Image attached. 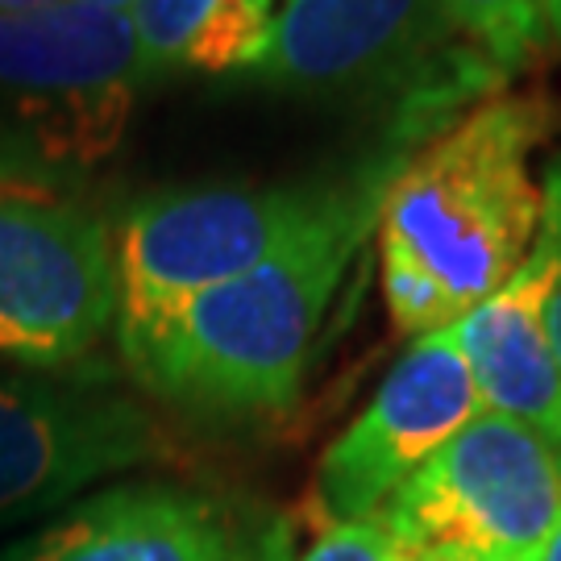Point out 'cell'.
Masks as SVG:
<instances>
[{
    "mask_svg": "<svg viewBox=\"0 0 561 561\" xmlns=\"http://www.w3.org/2000/svg\"><path fill=\"white\" fill-rule=\"evenodd\" d=\"M553 125L545 96H495L382 183V296L403 337L454 329L528 259L545 213L533 154Z\"/></svg>",
    "mask_w": 561,
    "mask_h": 561,
    "instance_id": "6da1fadb",
    "label": "cell"
},
{
    "mask_svg": "<svg viewBox=\"0 0 561 561\" xmlns=\"http://www.w3.org/2000/svg\"><path fill=\"white\" fill-rule=\"evenodd\" d=\"M379 196L382 183L350 187L324 221L279 254L183 304L125 358L134 379L192 416L259 421L287 412L300 400L345 271L379 221Z\"/></svg>",
    "mask_w": 561,
    "mask_h": 561,
    "instance_id": "7a4b0ae2",
    "label": "cell"
},
{
    "mask_svg": "<svg viewBox=\"0 0 561 561\" xmlns=\"http://www.w3.org/2000/svg\"><path fill=\"white\" fill-rule=\"evenodd\" d=\"M350 187H192L138 201L117 233V345H138L196 296L254 271L324 221Z\"/></svg>",
    "mask_w": 561,
    "mask_h": 561,
    "instance_id": "3957f363",
    "label": "cell"
},
{
    "mask_svg": "<svg viewBox=\"0 0 561 561\" xmlns=\"http://www.w3.org/2000/svg\"><path fill=\"white\" fill-rule=\"evenodd\" d=\"M146 76L125 9L55 0L0 13V101L13 113L18 146L50 180L117 150Z\"/></svg>",
    "mask_w": 561,
    "mask_h": 561,
    "instance_id": "277c9868",
    "label": "cell"
},
{
    "mask_svg": "<svg viewBox=\"0 0 561 561\" xmlns=\"http://www.w3.org/2000/svg\"><path fill=\"white\" fill-rule=\"evenodd\" d=\"M375 520L437 561H533L561 520V445L479 412Z\"/></svg>",
    "mask_w": 561,
    "mask_h": 561,
    "instance_id": "5b68a950",
    "label": "cell"
},
{
    "mask_svg": "<svg viewBox=\"0 0 561 561\" xmlns=\"http://www.w3.org/2000/svg\"><path fill=\"white\" fill-rule=\"evenodd\" d=\"M117 324V241L50 192L0 187V354L34 370L83 362Z\"/></svg>",
    "mask_w": 561,
    "mask_h": 561,
    "instance_id": "8992f818",
    "label": "cell"
},
{
    "mask_svg": "<svg viewBox=\"0 0 561 561\" xmlns=\"http://www.w3.org/2000/svg\"><path fill=\"white\" fill-rule=\"evenodd\" d=\"M482 412L479 387L461 354L458 329L408 345L358 421L324 449L317 507L329 528L375 520L421 466Z\"/></svg>",
    "mask_w": 561,
    "mask_h": 561,
    "instance_id": "52a82bcc",
    "label": "cell"
},
{
    "mask_svg": "<svg viewBox=\"0 0 561 561\" xmlns=\"http://www.w3.org/2000/svg\"><path fill=\"white\" fill-rule=\"evenodd\" d=\"M171 454L138 400L92 382L0 379V524L76 500L92 482Z\"/></svg>",
    "mask_w": 561,
    "mask_h": 561,
    "instance_id": "ba28073f",
    "label": "cell"
},
{
    "mask_svg": "<svg viewBox=\"0 0 561 561\" xmlns=\"http://www.w3.org/2000/svg\"><path fill=\"white\" fill-rule=\"evenodd\" d=\"M0 561H291V524L229 491L125 482L76 503Z\"/></svg>",
    "mask_w": 561,
    "mask_h": 561,
    "instance_id": "9c48e42d",
    "label": "cell"
},
{
    "mask_svg": "<svg viewBox=\"0 0 561 561\" xmlns=\"http://www.w3.org/2000/svg\"><path fill=\"white\" fill-rule=\"evenodd\" d=\"M442 0H283L254 76L283 92H387L445 55Z\"/></svg>",
    "mask_w": 561,
    "mask_h": 561,
    "instance_id": "30bf717a",
    "label": "cell"
},
{
    "mask_svg": "<svg viewBox=\"0 0 561 561\" xmlns=\"http://www.w3.org/2000/svg\"><path fill=\"white\" fill-rule=\"evenodd\" d=\"M561 287V162L545 175L537 241L516 275L474 304L458 329L482 412L533 424L561 445V375L549 341V304Z\"/></svg>",
    "mask_w": 561,
    "mask_h": 561,
    "instance_id": "8fae6325",
    "label": "cell"
},
{
    "mask_svg": "<svg viewBox=\"0 0 561 561\" xmlns=\"http://www.w3.org/2000/svg\"><path fill=\"white\" fill-rule=\"evenodd\" d=\"M279 0H138L146 71H254Z\"/></svg>",
    "mask_w": 561,
    "mask_h": 561,
    "instance_id": "7c38bea8",
    "label": "cell"
},
{
    "mask_svg": "<svg viewBox=\"0 0 561 561\" xmlns=\"http://www.w3.org/2000/svg\"><path fill=\"white\" fill-rule=\"evenodd\" d=\"M454 30L500 71H516L541 50L537 0H442Z\"/></svg>",
    "mask_w": 561,
    "mask_h": 561,
    "instance_id": "4fadbf2b",
    "label": "cell"
},
{
    "mask_svg": "<svg viewBox=\"0 0 561 561\" xmlns=\"http://www.w3.org/2000/svg\"><path fill=\"white\" fill-rule=\"evenodd\" d=\"M300 561H437L403 545L382 520H358L324 528V537Z\"/></svg>",
    "mask_w": 561,
    "mask_h": 561,
    "instance_id": "5bb4252c",
    "label": "cell"
},
{
    "mask_svg": "<svg viewBox=\"0 0 561 561\" xmlns=\"http://www.w3.org/2000/svg\"><path fill=\"white\" fill-rule=\"evenodd\" d=\"M46 183H50V175L21 150L18 141L0 138V187H13V192H46Z\"/></svg>",
    "mask_w": 561,
    "mask_h": 561,
    "instance_id": "9a60e30c",
    "label": "cell"
},
{
    "mask_svg": "<svg viewBox=\"0 0 561 561\" xmlns=\"http://www.w3.org/2000/svg\"><path fill=\"white\" fill-rule=\"evenodd\" d=\"M537 13H541V34H545V42L561 46V0H537Z\"/></svg>",
    "mask_w": 561,
    "mask_h": 561,
    "instance_id": "2e32d148",
    "label": "cell"
},
{
    "mask_svg": "<svg viewBox=\"0 0 561 561\" xmlns=\"http://www.w3.org/2000/svg\"><path fill=\"white\" fill-rule=\"evenodd\" d=\"M549 341H553V358H558L561 375V287L553 291V304H549Z\"/></svg>",
    "mask_w": 561,
    "mask_h": 561,
    "instance_id": "e0dca14e",
    "label": "cell"
},
{
    "mask_svg": "<svg viewBox=\"0 0 561 561\" xmlns=\"http://www.w3.org/2000/svg\"><path fill=\"white\" fill-rule=\"evenodd\" d=\"M62 4H88V9H125V13H134V9H138V0H62Z\"/></svg>",
    "mask_w": 561,
    "mask_h": 561,
    "instance_id": "ac0fdd59",
    "label": "cell"
},
{
    "mask_svg": "<svg viewBox=\"0 0 561 561\" xmlns=\"http://www.w3.org/2000/svg\"><path fill=\"white\" fill-rule=\"evenodd\" d=\"M533 561H561V520H558V528H553V537L541 545V553Z\"/></svg>",
    "mask_w": 561,
    "mask_h": 561,
    "instance_id": "d6986e66",
    "label": "cell"
},
{
    "mask_svg": "<svg viewBox=\"0 0 561 561\" xmlns=\"http://www.w3.org/2000/svg\"><path fill=\"white\" fill-rule=\"evenodd\" d=\"M42 4H55V0H0V13H25V9H42Z\"/></svg>",
    "mask_w": 561,
    "mask_h": 561,
    "instance_id": "ffe728a7",
    "label": "cell"
}]
</instances>
